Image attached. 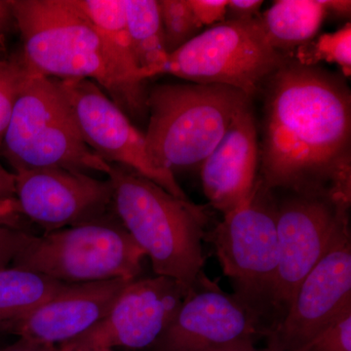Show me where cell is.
Here are the masks:
<instances>
[{"mask_svg":"<svg viewBox=\"0 0 351 351\" xmlns=\"http://www.w3.org/2000/svg\"><path fill=\"white\" fill-rule=\"evenodd\" d=\"M258 179L272 191L351 203V92L343 75L289 58L263 86Z\"/></svg>","mask_w":351,"mask_h":351,"instance_id":"obj_1","label":"cell"},{"mask_svg":"<svg viewBox=\"0 0 351 351\" xmlns=\"http://www.w3.org/2000/svg\"><path fill=\"white\" fill-rule=\"evenodd\" d=\"M29 71L56 80H89L133 119L147 114L145 80L126 63L75 0H11Z\"/></svg>","mask_w":351,"mask_h":351,"instance_id":"obj_2","label":"cell"},{"mask_svg":"<svg viewBox=\"0 0 351 351\" xmlns=\"http://www.w3.org/2000/svg\"><path fill=\"white\" fill-rule=\"evenodd\" d=\"M114 214L151 260L156 276L191 288L202 274L203 208L170 195L156 182L123 166L110 164Z\"/></svg>","mask_w":351,"mask_h":351,"instance_id":"obj_3","label":"cell"},{"mask_svg":"<svg viewBox=\"0 0 351 351\" xmlns=\"http://www.w3.org/2000/svg\"><path fill=\"white\" fill-rule=\"evenodd\" d=\"M253 99L226 85L163 83L147 91V149L159 167L201 166Z\"/></svg>","mask_w":351,"mask_h":351,"instance_id":"obj_4","label":"cell"},{"mask_svg":"<svg viewBox=\"0 0 351 351\" xmlns=\"http://www.w3.org/2000/svg\"><path fill=\"white\" fill-rule=\"evenodd\" d=\"M0 156L15 172L63 168L108 175L110 171V163L85 143L73 108L54 78L32 71L16 101Z\"/></svg>","mask_w":351,"mask_h":351,"instance_id":"obj_5","label":"cell"},{"mask_svg":"<svg viewBox=\"0 0 351 351\" xmlns=\"http://www.w3.org/2000/svg\"><path fill=\"white\" fill-rule=\"evenodd\" d=\"M289 58L270 46L260 16L225 21L169 53L147 80L170 75L198 84L226 85L254 99Z\"/></svg>","mask_w":351,"mask_h":351,"instance_id":"obj_6","label":"cell"},{"mask_svg":"<svg viewBox=\"0 0 351 351\" xmlns=\"http://www.w3.org/2000/svg\"><path fill=\"white\" fill-rule=\"evenodd\" d=\"M145 252L119 219L110 218L32 235L10 267L66 284L138 278Z\"/></svg>","mask_w":351,"mask_h":351,"instance_id":"obj_7","label":"cell"},{"mask_svg":"<svg viewBox=\"0 0 351 351\" xmlns=\"http://www.w3.org/2000/svg\"><path fill=\"white\" fill-rule=\"evenodd\" d=\"M208 239L234 294L262 314L270 326L267 316L274 313L279 263L274 191L258 179L249 200L225 215Z\"/></svg>","mask_w":351,"mask_h":351,"instance_id":"obj_8","label":"cell"},{"mask_svg":"<svg viewBox=\"0 0 351 351\" xmlns=\"http://www.w3.org/2000/svg\"><path fill=\"white\" fill-rule=\"evenodd\" d=\"M270 326L237 294L201 274L166 331L147 351H223L255 346Z\"/></svg>","mask_w":351,"mask_h":351,"instance_id":"obj_9","label":"cell"},{"mask_svg":"<svg viewBox=\"0 0 351 351\" xmlns=\"http://www.w3.org/2000/svg\"><path fill=\"white\" fill-rule=\"evenodd\" d=\"M282 193L281 197L276 195L279 263L274 313L280 316L278 324L304 277L325 255L337 234L350 226V205L331 198Z\"/></svg>","mask_w":351,"mask_h":351,"instance_id":"obj_10","label":"cell"},{"mask_svg":"<svg viewBox=\"0 0 351 351\" xmlns=\"http://www.w3.org/2000/svg\"><path fill=\"white\" fill-rule=\"evenodd\" d=\"M191 289L170 277L133 279L98 324L58 350H149L169 327Z\"/></svg>","mask_w":351,"mask_h":351,"instance_id":"obj_11","label":"cell"},{"mask_svg":"<svg viewBox=\"0 0 351 351\" xmlns=\"http://www.w3.org/2000/svg\"><path fill=\"white\" fill-rule=\"evenodd\" d=\"M54 80L73 108L85 143L97 156L135 171L175 197L189 201L175 175L152 160L145 134L99 85L89 80Z\"/></svg>","mask_w":351,"mask_h":351,"instance_id":"obj_12","label":"cell"},{"mask_svg":"<svg viewBox=\"0 0 351 351\" xmlns=\"http://www.w3.org/2000/svg\"><path fill=\"white\" fill-rule=\"evenodd\" d=\"M351 309V237L346 226L300 284L282 321L267 336L272 351H295Z\"/></svg>","mask_w":351,"mask_h":351,"instance_id":"obj_13","label":"cell"},{"mask_svg":"<svg viewBox=\"0 0 351 351\" xmlns=\"http://www.w3.org/2000/svg\"><path fill=\"white\" fill-rule=\"evenodd\" d=\"M14 175L21 214L44 233L110 217L112 189L108 179L63 168L19 171Z\"/></svg>","mask_w":351,"mask_h":351,"instance_id":"obj_14","label":"cell"},{"mask_svg":"<svg viewBox=\"0 0 351 351\" xmlns=\"http://www.w3.org/2000/svg\"><path fill=\"white\" fill-rule=\"evenodd\" d=\"M131 280L69 284L29 315L1 325L0 329L36 345H64L98 324Z\"/></svg>","mask_w":351,"mask_h":351,"instance_id":"obj_15","label":"cell"},{"mask_svg":"<svg viewBox=\"0 0 351 351\" xmlns=\"http://www.w3.org/2000/svg\"><path fill=\"white\" fill-rule=\"evenodd\" d=\"M260 149L253 103L233 119L221 142L200 166L203 191L210 204L228 215L253 195Z\"/></svg>","mask_w":351,"mask_h":351,"instance_id":"obj_16","label":"cell"},{"mask_svg":"<svg viewBox=\"0 0 351 351\" xmlns=\"http://www.w3.org/2000/svg\"><path fill=\"white\" fill-rule=\"evenodd\" d=\"M327 16L322 0H278L260 14V21L270 46L291 57L315 38Z\"/></svg>","mask_w":351,"mask_h":351,"instance_id":"obj_17","label":"cell"},{"mask_svg":"<svg viewBox=\"0 0 351 351\" xmlns=\"http://www.w3.org/2000/svg\"><path fill=\"white\" fill-rule=\"evenodd\" d=\"M68 285L29 269H0V326L29 315Z\"/></svg>","mask_w":351,"mask_h":351,"instance_id":"obj_18","label":"cell"},{"mask_svg":"<svg viewBox=\"0 0 351 351\" xmlns=\"http://www.w3.org/2000/svg\"><path fill=\"white\" fill-rule=\"evenodd\" d=\"M127 29L142 80L168 55L156 0H124Z\"/></svg>","mask_w":351,"mask_h":351,"instance_id":"obj_19","label":"cell"},{"mask_svg":"<svg viewBox=\"0 0 351 351\" xmlns=\"http://www.w3.org/2000/svg\"><path fill=\"white\" fill-rule=\"evenodd\" d=\"M75 3L126 63L140 73L127 29L124 0H75Z\"/></svg>","mask_w":351,"mask_h":351,"instance_id":"obj_20","label":"cell"},{"mask_svg":"<svg viewBox=\"0 0 351 351\" xmlns=\"http://www.w3.org/2000/svg\"><path fill=\"white\" fill-rule=\"evenodd\" d=\"M291 57L304 66H318L320 63L337 64L346 78L350 77V22L337 32L322 34L302 44Z\"/></svg>","mask_w":351,"mask_h":351,"instance_id":"obj_21","label":"cell"},{"mask_svg":"<svg viewBox=\"0 0 351 351\" xmlns=\"http://www.w3.org/2000/svg\"><path fill=\"white\" fill-rule=\"evenodd\" d=\"M168 54L179 49L200 34L202 27L195 19L188 0L158 1Z\"/></svg>","mask_w":351,"mask_h":351,"instance_id":"obj_22","label":"cell"},{"mask_svg":"<svg viewBox=\"0 0 351 351\" xmlns=\"http://www.w3.org/2000/svg\"><path fill=\"white\" fill-rule=\"evenodd\" d=\"M31 73L20 52L0 60V147L21 90Z\"/></svg>","mask_w":351,"mask_h":351,"instance_id":"obj_23","label":"cell"},{"mask_svg":"<svg viewBox=\"0 0 351 351\" xmlns=\"http://www.w3.org/2000/svg\"><path fill=\"white\" fill-rule=\"evenodd\" d=\"M295 351H351V309Z\"/></svg>","mask_w":351,"mask_h":351,"instance_id":"obj_24","label":"cell"},{"mask_svg":"<svg viewBox=\"0 0 351 351\" xmlns=\"http://www.w3.org/2000/svg\"><path fill=\"white\" fill-rule=\"evenodd\" d=\"M34 233L12 226L0 225V269L10 267Z\"/></svg>","mask_w":351,"mask_h":351,"instance_id":"obj_25","label":"cell"},{"mask_svg":"<svg viewBox=\"0 0 351 351\" xmlns=\"http://www.w3.org/2000/svg\"><path fill=\"white\" fill-rule=\"evenodd\" d=\"M188 2L201 27H213L225 22L228 0H188Z\"/></svg>","mask_w":351,"mask_h":351,"instance_id":"obj_26","label":"cell"},{"mask_svg":"<svg viewBox=\"0 0 351 351\" xmlns=\"http://www.w3.org/2000/svg\"><path fill=\"white\" fill-rule=\"evenodd\" d=\"M261 0H228L226 21H247L260 16Z\"/></svg>","mask_w":351,"mask_h":351,"instance_id":"obj_27","label":"cell"},{"mask_svg":"<svg viewBox=\"0 0 351 351\" xmlns=\"http://www.w3.org/2000/svg\"><path fill=\"white\" fill-rule=\"evenodd\" d=\"M17 29L11 0H0V60L6 58L7 38Z\"/></svg>","mask_w":351,"mask_h":351,"instance_id":"obj_28","label":"cell"},{"mask_svg":"<svg viewBox=\"0 0 351 351\" xmlns=\"http://www.w3.org/2000/svg\"><path fill=\"white\" fill-rule=\"evenodd\" d=\"M27 221L21 214L19 205L16 198L0 200V225L12 226L25 230L23 228V221Z\"/></svg>","mask_w":351,"mask_h":351,"instance_id":"obj_29","label":"cell"},{"mask_svg":"<svg viewBox=\"0 0 351 351\" xmlns=\"http://www.w3.org/2000/svg\"><path fill=\"white\" fill-rule=\"evenodd\" d=\"M15 198V175L0 163V200Z\"/></svg>","mask_w":351,"mask_h":351,"instance_id":"obj_30","label":"cell"},{"mask_svg":"<svg viewBox=\"0 0 351 351\" xmlns=\"http://www.w3.org/2000/svg\"><path fill=\"white\" fill-rule=\"evenodd\" d=\"M322 3L327 15L332 14L338 17H350L351 1L350 0H322Z\"/></svg>","mask_w":351,"mask_h":351,"instance_id":"obj_31","label":"cell"},{"mask_svg":"<svg viewBox=\"0 0 351 351\" xmlns=\"http://www.w3.org/2000/svg\"><path fill=\"white\" fill-rule=\"evenodd\" d=\"M0 351H57V350L55 348L36 345V343H29V341L20 339L17 343H14L12 346H7V348Z\"/></svg>","mask_w":351,"mask_h":351,"instance_id":"obj_32","label":"cell"},{"mask_svg":"<svg viewBox=\"0 0 351 351\" xmlns=\"http://www.w3.org/2000/svg\"><path fill=\"white\" fill-rule=\"evenodd\" d=\"M223 351H272L269 348H263V350H258L256 346H248V348H233V350H228Z\"/></svg>","mask_w":351,"mask_h":351,"instance_id":"obj_33","label":"cell"},{"mask_svg":"<svg viewBox=\"0 0 351 351\" xmlns=\"http://www.w3.org/2000/svg\"><path fill=\"white\" fill-rule=\"evenodd\" d=\"M91 351H114L113 350H91Z\"/></svg>","mask_w":351,"mask_h":351,"instance_id":"obj_34","label":"cell"},{"mask_svg":"<svg viewBox=\"0 0 351 351\" xmlns=\"http://www.w3.org/2000/svg\"><path fill=\"white\" fill-rule=\"evenodd\" d=\"M57 351H59V350H57Z\"/></svg>","mask_w":351,"mask_h":351,"instance_id":"obj_35","label":"cell"}]
</instances>
